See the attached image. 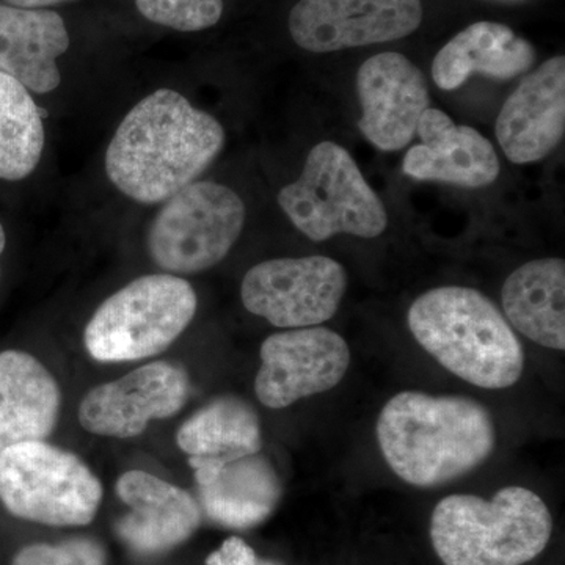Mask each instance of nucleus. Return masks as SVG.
<instances>
[{
    "label": "nucleus",
    "instance_id": "obj_1",
    "mask_svg": "<svg viewBox=\"0 0 565 565\" xmlns=\"http://www.w3.org/2000/svg\"><path fill=\"white\" fill-rule=\"evenodd\" d=\"M225 131L181 93L159 88L122 118L106 152L111 184L141 204L163 203L221 154Z\"/></svg>",
    "mask_w": 565,
    "mask_h": 565
},
{
    "label": "nucleus",
    "instance_id": "obj_2",
    "mask_svg": "<svg viewBox=\"0 0 565 565\" xmlns=\"http://www.w3.org/2000/svg\"><path fill=\"white\" fill-rule=\"evenodd\" d=\"M379 446L394 473L416 487L462 478L484 463L497 444L492 415L465 396L403 392L379 415Z\"/></svg>",
    "mask_w": 565,
    "mask_h": 565
},
{
    "label": "nucleus",
    "instance_id": "obj_3",
    "mask_svg": "<svg viewBox=\"0 0 565 565\" xmlns=\"http://www.w3.org/2000/svg\"><path fill=\"white\" fill-rule=\"evenodd\" d=\"M407 323L416 343L468 384L504 390L522 377L523 345L497 305L478 289H430L412 303Z\"/></svg>",
    "mask_w": 565,
    "mask_h": 565
},
{
    "label": "nucleus",
    "instance_id": "obj_4",
    "mask_svg": "<svg viewBox=\"0 0 565 565\" xmlns=\"http://www.w3.org/2000/svg\"><path fill=\"white\" fill-rule=\"evenodd\" d=\"M553 519L525 487H504L490 500L449 494L430 519V541L445 565H523L544 552Z\"/></svg>",
    "mask_w": 565,
    "mask_h": 565
},
{
    "label": "nucleus",
    "instance_id": "obj_5",
    "mask_svg": "<svg viewBox=\"0 0 565 565\" xmlns=\"http://www.w3.org/2000/svg\"><path fill=\"white\" fill-rule=\"evenodd\" d=\"M199 307L191 282L177 275H145L99 305L84 332L96 362H136L158 355L184 333Z\"/></svg>",
    "mask_w": 565,
    "mask_h": 565
},
{
    "label": "nucleus",
    "instance_id": "obj_6",
    "mask_svg": "<svg viewBox=\"0 0 565 565\" xmlns=\"http://www.w3.org/2000/svg\"><path fill=\"white\" fill-rule=\"evenodd\" d=\"M278 204L292 225L316 243L337 234L374 239L388 217L348 150L321 141L308 154L299 180L282 188Z\"/></svg>",
    "mask_w": 565,
    "mask_h": 565
},
{
    "label": "nucleus",
    "instance_id": "obj_7",
    "mask_svg": "<svg viewBox=\"0 0 565 565\" xmlns=\"http://www.w3.org/2000/svg\"><path fill=\"white\" fill-rule=\"evenodd\" d=\"M102 500V481L74 452L44 440L0 452V501L14 516L50 526H84L93 522Z\"/></svg>",
    "mask_w": 565,
    "mask_h": 565
},
{
    "label": "nucleus",
    "instance_id": "obj_8",
    "mask_svg": "<svg viewBox=\"0 0 565 565\" xmlns=\"http://www.w3.org/2000/svg\"><path fill=\"white\" fill-rule=\"evenodd\" d=\"M244 223L245 204L236 192L193 181L163 202L148 230V253L166 273H203L232 252Z\"/></svg>",
    "mask_w": 565,
    "mask_h": 565
},
{
    "label": "nucleus",
    "instance_id": "obj_9",
    "mask_svg": "<svg viewBox=\"0 0 565 565\" xmlns=\"http://www.w3.org/2000/svg\"><path fill=\"white\" fill-rule=\"evenodd\" d=\"M348 289V274L327 256L269 259L253 266L241 285L252 315L280 329H303L330 321Z\"/></svg>",
    "mask_w": 565,
    "mask_h": 565
},
{
    "label": "nucleus",
    "instance_id": "obj_10",
    "mask_svg": "<svg viewBox=\"0 0 565 565\" xmlns=\"http://www.w3.org/2000/svg\"><path fill=\"white\" fill-rule=\"evenodd\" d=\"M259 356L256 397L274 411L329 392L343 381L351 364L344 338L319 326L270 334Z\"/></svg>",
    "mask_w": 565,
    "mask_h": 565
},
{
    "label": "nucleus",
    "instance_id": "obj_11",
    "mask_svg": "<svg viewBox=\"0 0 565 565\" xmlns=\"http://www.w3.org/2000/svg\"><path fill=\"white\" fill-rule=\"evenodd\" d=\"M422 21V0H299L289 32L302 50L327 54L404 39Z\"/></svg>",
    "mask_w": 565,
    "mask_h": 565
},
{
    "label": "nucleus",
    "instance_id": "obj_12",
    "mask_svg": "<svg viewBox=\"0 0 565 565\" xmlns=\"http://www.w3.org/2000/svg\"><path fill=\"white\" fill-rule=\"evenodd\" d=\"M191 381L181 364L154 362L95 386L79 405V423L99 437L134 438L156 419L172 418L188 403Z\"/></svg>",
    "mask_w": 565,
    "mask_h": 565
},
{
    "label": "nucleus",
    "instance_id": "obj_13",
    "mask_svg": "<svg viewBox=\"0 0 565 565\" xmlns=\"http://www.w3.org/2000/svg\"><path fill=\"white\" fill-rule=\"evenodd\" d=\"M356 95L363 110L359 129L382 151L407 147L424 111L430 107L429 87L422 70L397 52L373 55L360 66Z\"/></svg>",
    "mask_w": 565,
    "mask_h": 565
},
{
    "label": "nucleus",
    "instance_id": "obj_14",
    "mask_svg": "<svg viewBox=\"0 0 565 565\" xmlns=\"http://www.w3.org/2000/svg\"><path fill=\"white\" fill-rule=\"evenodd\" d=\"M565 131L564 55L542 63L505 99L494 134L505 158L533 163L546 158Z\"/></svg>",
    "mask_w": 565,
    "mask_h": 565
},
{
    "label": "nucleus",
    "instance_id": "obj_15",
    "mask_svg": "<svg viewBox=\"0 0 565 565\" xmlns=\"http://www.w3.org/2000/svg\"><path fill=\"white\" fill-rule=\"evenodd\" d=\"M115 490L129 508V514L117 523V533L141 555L169 552L188 541L202 522V511L191 494L159 476L126 471Z\"/></svg>",
    "mask_w": 565,
    "mask_h": 565
},
{
    "label": "nucleus",
    "instance_id": "obj_16",
    "mask_svg": "<svg viewBox=\"0 0 565 565\" xmlns=\"http://www.w3.org/2000/svg\"><path fill=\"white\" fill-rule=\"evenodd\" d=\"M416 134L422 145L405 154L403 170L407 177L465 189L486 188L497 181L500 159L492 141L471 126L456 125L445 111L429 107Z\"/></svg>",
    "mask_w": 565,
    "mask_h": 565
},
{
    "label": "nucleus",
    "instance_id": "obj_17",
    "mask_svg": "<svg viewBox=\"0 0 565 565\" xmlns=\"http://www.w3.org/2000/svg\"><path fill=\"white\" fill-rule=\"evenodd\" d=\"M189 465L204 512L218 525L247 530L263 523L280 503V478L259 452L223 463L189 459Z\"/></svg>",
    "mask_w": 565,
    "mask_h": 565
},
{
    "label": "nucleus",
    "instance_id": "obj_18",
    "mask_svg": "<svg viewBox=\"0 0 565 565\" xmlns=\"http://www.w3.org/2000/svg\"><path fill=\"white\" fill-rule=\"evenodd\" d=\"M68 47L61 14L0 2V73L21 82L29 92L46 95L61 85L57 58Z\"/></svg>",
    "mask_w": 565,
    "mask_h": 565
},
{
    "label": "nucleus",
    "instance_id": "obj_19",
    "mask_svg": "<svg viewBox=\"0 0 565 565\" xmlns=\"http://www.w3.org/2000/svg\"><path fill=\"white\" fill-rule=\"evenodd\" d=\"M61 407V386L40 360L22 351L0 352V452L50 437Z\"/></svg>",
    "mask_w": 565,
    "mask_h": 565
},
{
    "label": "nucleus",
    "instance_id": "obj_20",
    "mask_svg": "<svg viewBox=\"0 0 565 565\" xmlns=\"http://www.w3.org/2000/svg\"><path fill=\"white\" fill-rule=\"evenodd\" d=\"M535 62L530 41L500 22L479 21L448 41L433 62V77L441 90L462 87L475 74L509 81L525 74Z\"/></svg>",
    "mask_w": 565,
    "mask_h": 565
},
{
    "label": "nucleus",
    "instance_id": "obj_21",
    "mask_svg": "<svg viewBox=\"0 0 565 565\" xmlns=\"http://www.w3.org/2000/svg\"><path fill=\"white\" fill-rule=\"evenodd\" d=\"M505 319L542 348L565 349V263L535 259L520 266L501 291Z\"/></svg>",
    "mask_w": 565,
    "mask_h": 565
},
{
    "label": "nucleus",
    "instance_id": "obj_22",
    "mask_svg": "<svg viewBox=\"0 0 565 565\" xmlns=\"http://www.w3.org/2000/svg\"><path fill=\"white\" fill-rule=\"evenodd\" d=\"M177 445L189 459L215 463L258 455L263 448L262 422L252 404L225 394L182 423Z\"/></svg>",
    "mask_w": 565,
    "mask_h": 565
},
{
    "label": "nucleus",
    "instance_id": "obj_23",
    "mask_svg": "<svg viewBox=\"0 0 565 565\" xmlns=\"http://www.w3.org/2000/svg\"><path fill=\"white\" fill-rule=\"evenodd\" d=\"M43 150L40 107L21 82L0 73V180L21 181L31 177Z\"/></svg>",
    "mask_w": 565,
    "mask_h": 565
},
{
    "label": "nucleus",
    "instance_id": "obj_24",
    "mask_svg": "<svg viewBox=\"0 0 565 565\" xmlns=\"http://www.w3.org/2000/svg\"><path fill=\"white\" fill-rule=\"evenodd\" d=\"M141 17L178 32L206 31L221 21L223 0H136Z\"/></svg>",
    "mask_w": 565,
    "mask_h": 565
},
{
    "label": "nucleus",
    "instance_id": "obj_25",
    "mask_svg": "<svg viewBox=\"0 0 565 565\" xmlns=\"http://www.w3.org/2000/svg\"><path fill=\"white\" fill-rule=\"evenodd\" d=\"M11 565H106V553L92 539H73L58 545L25 546Z\"/></svg>",
    "mask_w": 565,
    "mask_h": 565
},
{
    "label": "nucleus",
    "instance_id": "obj_26",
    "mask_svg": "<svg viewBox=\"0 0 565 565\" xmlns=\"http://www.w3.org/2000/svg\"><path fill=\"white\" fill-rule=\"evenodd\" d=\"M206 565H282L275 561L263 559L256 555L250 545L243 539L230 537L223 542L221 548L207 556Z\"/></svg>",
    "mask_w": 565,
    "mask_h": 565
},
{
    "label": "nucleus",
    "instance_id": "obj_27",
    "mask_svg": "<svg viewBox=\"0 0 565 565\" xmlns=\"http://www.w3.org/2000/svg\"><path fill=\"white\" fill-rule=\"evenodd\" d=\"M9 6L20 7V9H46V7L61 6L65 2H74V0H3Z\"/></svg>",
    "mask_w": 565,
    "mask_h": 565
},
{
    "label": "nucleus",
    "instance_id": "obj_28",
    "mask_svg": "<svg viewBox=\"0 0 565 565\" xmlns=\"http://www.w3.org/2000/svg\"><path fill=\"white\" fill-rule=\"evenodd\" d=\"M6 230H3L2 223H0V256H2L3 250H6ZM0 274H2V267H0Z\"/></svg>",
    "mask_w": 565,
    "mask_h": 565
},
{
    "label": "nucleus",
    "instance_id": "obj_29",
    "mask_svg": "<svg viewBox=\"0 0 565 565\" xmlns=\"http://www.w3.org/2000/svg\"><path fill=\"white\" fill-rule=\"evenodd\" d=\"M498 2H525V0H498Z\"/></svg>",
    "mask_w": 565,
    "mask_h": 565
}]
</instances>
